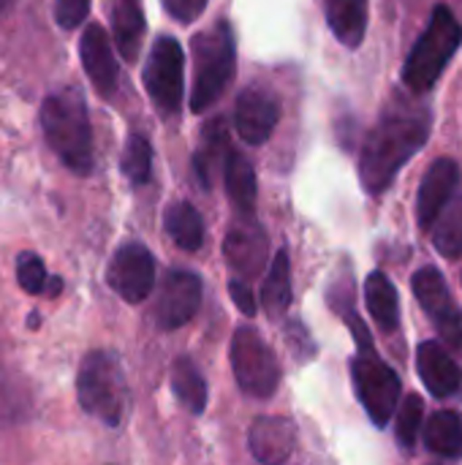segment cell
<instances>
[{"mask_svg": "<svg viewBox=\"0 0 462 465\" xmlns=\"http://www.w3.org/2000/svg\"><path fill=\"white\" fill-rule=\"evenodd\" d=\"M433 117L428 106L395 101L381 112L378 123L362 142L359 180L368 193H384L392 188L400 169L428 144Z\"/></svg>", "mask_w": 462, "mask_h": 465, "instance_id": "obj_1", "label": "cell"}, {"mask_svg": "<svg viewBox=\"0 0 462 465\" xmlns=\"http://www.w3.org/2000/svg\"><path fill=\"white\" fill-rule=\"evenodd\" d=\"M41 128L52 153L79 177L93 172V125L79 87H57L41 104Z\"/></svg>", "mask_w": 462, "mask_h": 465, "instance_id": "obj_2", "label": "cell"}, {"mask_svg": "<svg viewBox=\"0 0 462 465\" xmlns=\"http://www.w3.org/2000/svg\"><path fill=\"white\" fill-rule=\"evenodd\" d=\"M193 49V90L191 112L202 114L226 93L237 71V46L229 22H218L210 30H202L191 41Z\"/></svg>", "mask_w": 462, "mask_h": 465, "instance_id": "obj_3", "label": "cell"}, {"mask_svg": "<svg viewBox=\"0 0 462 465\" xmlns=\"http://www.w3.org/2000/svg\"><path fill=\"white\" fill-rule=\"evenodd\" d=\"M462 44V25L457 22L455 11L444 3L433 8V16L408 52L403 63V84L411 93H428L455 57V52Z\"/></svg>", "mask_w": 462, "mask_h": 465, "instance_id": "obj_4", "label": "cell"}, {"mask_svg": "<svg viewBox=\"0 0 462 465\" xmlns=\"http://www.w3.org/2000/svg\"><path fill=\"white\" fill-rule=\"evenodd\" d=\"M76 398L79 406L103 425H123L128 411V384L114 354L95 349L82 357L76 373Z\"/></svg>", "mask_w": 462, "mask_h": 465, "instance_id": "obj_5", "label": "cell"}, {"mask_svg": "<svg viewBox=\"0 0 462 465\" xmlns=\"http://www.w3.org/2000/svg\"><path fill=\"white\" fill-rule=\"evenodd\" d=\"M229 360H231L237 387L248 398L267 401L278 392L280 379H283L280 360L275 357L272 346L253 327L234 330L231 346H229Z\"/></svg>", "mask_w": 462, "mask_h": 465, "instance_id": "obj_6", "label": "cell"}, {"mask_svg": "<svg viewBox=\"0 0 462 465\" xmlns=\"http://www.w3.org/2000/svg\"><path fill=\"white\" fill-rule=\"evenodd\" d=\"M351 381L370 422L376 428H384L403 398V384L395 368L378 357L373 343L357 346V357L351 360Z\"/></svg>", "mask_w": 462, "mask_h": 465, "instance_id": "obj_7", "label": "cell"}, {"mask_svg": "<svg viewBox=\"0 0 462 465\" xmlns=\"http://www.w3.org/2000/svg\"><path fill=\"white\" fill-rule=\"evenodd\" d=\"M142 79L152 106L163 117L180 114L182 93H185V52L177 38L172 35L155 38Z\"/></svg>", "mask_w": 462, "mask_h": 465, "instance_id": "obj_8", "label": "cell"}, {"mask_svg": "<svg viewBox=\"0 0 462 465\" xmlns=\"http://www.w3.org/2000/svg\"><path fill=\"white\" fill-rule=\"evenodd\" d=\"M414 297L422 305V311L430 316L438 335L449 343V349L462 354V308L449 294L447 278L436 267H422L414 272Z\"/></svg>", "mask_w": 462, "mask_h": 465, "instance_id": "obj_9", "label": "cell"}, {"mask_svg": "<svg viewBox=\"0 0 462 465\" xmlns=\"http://www.w3.org/2000/svg\"><path fill=\"white\" fill-rule=\"evenodd\" d=\"M155 270H158V264L147 245L125 242L114 251V256L109 262L106 283L123 302L142 305L150 297V292L155 289Z\"/></svg>", "mask_w": 462, "mask_h": 465, "instance_id": "obj_10", "label": "cell"}, {"mask_svg": "<svg viewBox=\"0 0 462 465\" xmlns=\"http://www.w3.org/2000/svg\"><path fill=\"white\" fill-rule=\"evenodd\" d=\"M202 305V281L191 270H169L155 302V324L163 332L185 327Z\"/></svg>", "mask_w": 462, "mask_h": 465, "instance_id": "obj_11", "label": "cell"}, {"mask_svg": "<svg viewBox=\"0 0 462 465\" xmlns=\"http://www.w3.org/2000/svg\"><path fill=\"white\" fill-rule=\"evenodd\" d=\"M280 123V104L264 87L248 84L234 104V128L245 144H264Z\"/></svg>", "mask_w": 462, "mask_h": 465, "instance_id": "obj_12", "label": "cell"}, {"mask_svg": "<svg viewBox=\"0 0 462 465\" xmlns=\"http://www.w3.org/2000/svg\"><path fill=\"white\" fill-rule=\"evenodd\" d=\"M79 60H82V68L90 76V84L95 87V93L101 98H112L120 84V65L114 57V46L109 41V33L98 22H90L82 30Z\"/></svg>", "mask_w": 462, "mask_h": 465, "instance_id": "obj_13", "label": "cell"}, {"mask_svg": "<svg viewBox=\"0 0 462 465\" xmlns=\"http://www.w3.org/2000/svg\"><path fill=\"white\" fill-rule=\"evenodd\" d=\"M460 177V163L455 158H438L425 172L422 185H419V193H417V221H419V226L425 232L436 223L438 213L457 193Z\"/></svg>", "mask_w": 462, "mask_h": 465, "instance_id": "obj_14", "label": "cell"}, {"mask_svg": "<svg viewBox=\"0 0 462 465\" xmlns=\"http://www.w3.org/2000/svg\"><path fill=\"white\" fill-rule=\"evenodd\" d=\"M417 373L433 398H455L462 390V368L457 360L438 343L425 341L417 349Z\"/></svg>", "mask_w": 462, "mask_h": 465, "instance_id": "obj_15", "label": "cell"}, {"mask_svg": "<svg viewBox=\"0 0 462 465\" xmlns=\"http://www.w3.org/2000/svg\"><path fill=\"white\" fill-rule=\"evenodd\" d=\"M297 444V428L286 417H259L248 430L251 455L264 465L286 463Z\"/></svg>", "mask_w": 462, "mask_h": 465, "instance_id": "obj_16", "label": "cell"}, {"mask_svg": "<svg viewBox=\"0 0 462 465\" xmlns=\"http://www.w3.org/2000/svg\"><path fill=\"white\" fill-rule=\"evenodd\" d=\"M223 256L237 272H242L245 278H256L267 264V232L256 221L234 226L226 237Z\"/></svg>", "mask_w": 462, "mask_h": 465, "instance_id": "obj_17", "label": "cell"}, {"mask_svg": "<svg viewBox=\"0 0 462 465\" xmlns=\"http://www.w3.org/2000/svg\"><path fill=\"white\" fill-rule=\"evenodd\" d=\"M368 5L370 0H327V25L343 46L357 49L365 41L370 19Z\"/></svg>", "mask_w": 462, "mask_h": 465, "instance_id": "obj_18", "label": "cell"}, {"mask_svg": "<svg viewBox=\"0 0 462 465\" xmlns=\"http://www.w3.org/2000/svg\"><path fill=\"white\" fill-rule=\"evenodd\" d=\"M223 183H226V193H229L231 204L242 215L253 218V213H256V196H259L256 172H253L251 161L242 153H237L234 147L223 158Z\"/></svg>", "mask_w": 462, "mask_h": 465, "instance_id": "obj_19", "label": "cell"}, {"mask_svg": "<svg viewBox=\"0 0 462 465\" xmlns=\"http://www.w3.org/2000/svg\"><path fill=\"white\" fill-rule=\"evenodd\" d=\"M365 305L381 332H398L400 327V297L389 275L381 270L370 272L365 281Z\"/></svg>", "mask_w": 462, "mask_h": 465, "instance_id": "obj_20", "label": "cell"}, {"mask_svg": "<svg viewBox=\"0 0 462 465\" xmlns=\"http://www.w3.org/2000/svg\"><path fill=\"white\" fill-rule=\"evenodd\" d=\"M229 150H231V144H229L226 120H221V117L207 120L204 128H202V147L193 155V172H196V180L202 183L204 191H210V185H212V169L218 163H223V158H226Z\"/></svg>", "mask_w": 462, "mask_h": 465, "instance_id": "obj_21", "label": "cell"}, {"mask_svg": "<svg viewBox=\"0 0 462 465\" xmlns=\"http://www.w3.org/2000/svg\"><path fill=\"white\" fill-rule=\"evenodd\" d=\"M261 305L270 319H280L291 308V256L280 248L261 281Z\"/></svg>", "mask_w": 462, "mask_h": 465, "instance_id": "obj_22", "label": "cell"}, {"mask_svg": "<svg viewBox=\"0 0 462 465\" xmlns=\"http://www.w3.org/2000/svg\"><path fill=\"white\" fill-rule=\"evenodd\" d=\"M163 229L169 240L188 253L204 245V221L191 202H172L163 210Z\"/></svg>", "mask_w": 462, "mask_h": 465, "instance_id": "obj_23", "label": "cell"}, {"mask_svg": "<svg viewBox=\"0 0 462 465\" xmlns=\"http://www.w3.org/2000/svg\"><path fill=\"white\" fill-rule=\"evenodd\" d=\"M112 38H114L117 52L128 63L139 57L142 38H144V16L136 0H117L112 11Z\"/></svg>", "mask_w": 462, "mask_h": 465, "instance_id": "obj_24", "label": "cell"}, {"mask_svg": "<svg viewBox=\"0 0 462 465\" xmlns=\"http://www.w3.org/2000/svg\"><path fill=\"white\" fill-rule=\"evenodd\" d=\"M172 392H174L177 403L188 414H193V417L204 414V409H207V381H204L202 371L193 365L191 357H177L172 362Z\"/></svg>", "mask_w": 462, "mask_h": 465, "instance_id": "obj_25", "label": "cell"}, {"mask_svg": "<svg viewBox=\"0 0 462 465\" xmlns=\"http://www.w3.org/2000/svg\"><path fill=\"white\" fill-rule=\"evenodd\" d=\"M425 447L441 460L462 458V417L457 411H436L425 422Z\"/></svg>", "mask_w": 462, "mask_h": 465, "instance_id": "obj_26", "label": "cell"}, {"mask_svg": "<svg viewBox=\"0 0 462 465\" xmlns=\"http://www.w3.org/2000/svg\"><path fill=\"white\" fill-rule=\"evenodd\" d=\"M433 229V245L441 256L457 259L462 256V193L447 202V207L438 213Z\"/></svg>", "mask_w": 462, "mask_h": 465, "instance_id": "obj_27", "label": "cell"}, {"mask_svg": "<svg viewBox=\"0 0 462 465\" xmlns=\"http://www.w3.org/2000/svg\"><path fill=\"white\" fill-rule=\"evenodd\" d=\"M120 169L133 185H144L150 180V174H152V147H150V139L144 134H131L128 136V142L123 147Z\"/></svg>", "mask_w": 462, "mask_h": 465, "instance_id": "obj_28", "label": "cell"}, {"mask_svg": "<svg viewBox=\"0 0 462 465\" xmlns=\"http://www.w3.org/2000/svg\"><path fill=\"white\" fill-rule=\"evenodd\" d=\"M403 403H398L400 409L398 411V422H395V439L398 444L411 452L417 447V436H419V428H422V420H425V403L417 392L400 398Z\"/></svg>", "mask_w": 462, "mask_h": 465, "instance_id": "obj_29", "label": "cell"}, {"mask_svg": "<svg viewBox=\"0 0 462 465\" xmlns=\"http://www.w3.org/2000/svg\"><path fill=\"white\" fill-rule=\"evenodd\" d=\"M46 264L41 262V256L25 251L19 253L16 259V283L27 292V294H44V286H46Z\"/></svg>", "mask_w": 462, "mask_h": 465, "instance_id": "obj_30", "label": "cell"}, {"mask_svg": "<svg viewBox=\"0 0 462 465\" xmlns=\"http://www.w3.org/2000/svg\"><path fill=\"white\" fill-rule=\"evenodd\" d=\"M93 0H54V19L63 30H76L87 14Z\"/></svg>", "mask_w": 462, "mask_h": 465, "instance_id": "obj_31", "label": "cell"}, {"mask_svg": "<svg viewBox=\"0 0 462 465\" xmlns=\"http://www.w3.org/2000/svg\"><path fill=\"white\" fill-rule=\"evenodd\" d=\"M286 338H289V346H291V351L297 354V360H300V362L313 360V354H316V343L310 341V332L302 327V322L291 319V322L286 324Z\"/></svg>", "mask_w": 462, "mask_h": 465, "instance_id": "obj_32", "label": "cell"}, {"mask_svg": "<svg viewBox=\"0 0 462 465\" xmlns=\"http://www.w3.org/2000/svg\"><path fill=\"white\" fill-rule=\"evenodd\" d=\"M161 3L169 11V16H174L182 25H191L207 8V0H161Z\"/></svg>", "mask_w": 462, "mask_h": 465, "instance_id": "obj_33", "label": "cell"}, {"mask_svg": "<svg viewBox=\"0 0 462 465\" xmlns=\"http://www.w3.org/2000/svg\"><path fill=\"white\" fill-rule=\"evenodd\" d=\"M229 297H231V302L240 308V313L256 316L259 305H256V297H253V292L248 289L245 281H231V283H229Z\"/></svg>", "mask_w": 462, "mask_h": 465, "instance_id": "obj_34", "label": "cell"}, {"mask_svg": "<svg viewBox=\"0 0 462 465\" xmlns=\"http://www.w3.org/2000/svg\"><path fill=\"white\" fill-rule=\"evenodd\" d=\"M60 289H63V281H60V278H46L44 294H49V297H57V294H60Z\"/></svg>", "mask_w": 462, "mask_h": 465, "instance_id": "obj_35", "label": "cell"}, {"mask_svg": "<svg viewBox=\"0 0 462 465\" xmlns=\"http://www.w3.org/2000/svg\"><path fill=\"white\" fill-rule=\"evenodd\" d=\"M11 3H14V0H0V16L11 8Z\"/></svg>", "mask_w": 462, "mask_h": 465, "instance_id": "obj_36", "label": "cell"}, {"mask_svg": "<svg viewBox=\"0 0 462 465\" xmlns=\"http://www.w3.org/2000/svg\"><path fill=\"white\" fill-rule=\"evenodd\" d=\"M27 324H30V327H38V313H35V311L30 313V322H27Z\"/></svg>", "mask_w": 462, "mask_h": 465, "instance_id": "obj_37", "label": "cell"}]
</instances>
